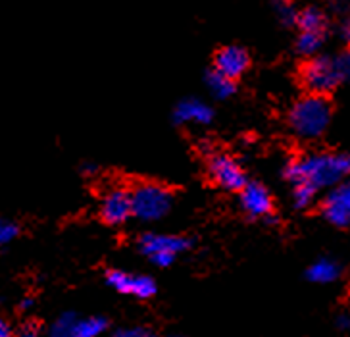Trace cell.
<instances>
[{
	"instance_id": "obj_9",
	"label": "cell",
	"mask_w": 350,
	"mask_h": 337,
	"mask_svg": "<svg viewBox=\"0 0 350 337\" xmlns=\"http://www.w3.org/2000/svg\"><path fill=\"white\" fill-rule=\"evenodd\" d=\"M323 218L337 227L350 225V182L335 185L321 205Z\"/></svg>"
},
{
	"instance_id": "obj_12",
	"label": "cell",
	"mask_w": 350,
	"mask_h": 337,
	"mask_svg": "<svg viewBox=\"0 0 350 337\" xmlns=\"http://www.w3.org/2000/svg\"><path fill=\"white\" fill-rule=\"evenodd\" d=\"M214 112L206 103L198 101V99H185L175 106L174 120L177 123H198V125H206L212 122Z\"/></svg>"
},
{
	"instance_id": "obj_1",
	"label": "cell",
	"mask_w": 350,
	"mask_h": 337,
	"mask_svg": "<svg viewBox=\"0 0 350 337\" xmlns=\"http://www.w3.org/2000/svg\"><path fill=\"white\" fill-rule=\"evenodd\" d=\"M350 175V154L316 153L293 160L285 168L291 184H310L316 189H331Z\"/></svg>"
},
{
	"instance_id": "obj_7",
	"label": "cell",
	"mask_w": 350,
	"mask_h": 337,
	"mask_svg": "<svg viewBox=\"0 0 350 337\" xmlns=\"http://www.w3.org/2000/svg\"><path fill=\"white\" fill-rule=\"evenodd\" d=\"M106 284L122 295H131L135 299H150L156 293V282L144 274H133L124 270H110L106 274Z\"/></svg>"
},
{
	"instance_id": "obj_17",
	"label": "cell",
	"mask_w": 350,
	"mask_h": 337,
	"mask_svg": "<svg viewBox=\"0 0 350 337\" xmlns=\"http://www.w3.org/2000/svg\"><path fill=\"white\" fill-rule=\"evenodd\" d=\"M325 42V31H300L297 51L304 56H316Z\"/></svg>"
},
{
	"instance_id": "obj_3",
	"label": "cell",
	"mask_w": 350,
	"mask_h": 337,
	"mask_svg": "<svg viewBox=\"0 0 350 337\" xmlns=\"http://www.w3.org/2000/svg\"><path fill=\"white\" fill-rule=\"evenodd\" d=\"M133 216L141 222H158L172 208V193L156 184H141L131 191Z\"/></svg>"
},
{
	"instance_id": "obj_10",
	"label": "cell",
	"mask_w": 350,
	"mask_h": 337,
	"mask_svg": "<svg viewBox=\"0 0 350 337\" xmlns=\"http://www.w3.org/2000/svg\"><path fill=\"white\" fill-rule=\"evenodd\" d=\"M241 193V206L250 218H268L273 210V199L269 191L258 182H247Z\"/></svg>"
},
{
	"instance_id": "obj_13",
	"label": "cell",
	"mask_w": 350,
	"mask_h": 337,
	"mask_svg": "<svg viewBox=\"0 0 350 337\" xmlns=\"http://www.w3.org/2000/svg\"><path fill=\"white\" fill-rule=\"evenodd\" d=\"M339 264L331 258H319L314 264L308 266L306 270V277L314 284L325 286V284H333L339 277Z\"/></svg>"
},
{
	"instance_id": "obj_18",
	"label": "cell",
	"mask_w": 350,
	"mask_h": 337,
	"mask_svg": "<svg viewBox=\"0 0 350 337\" xmlns=\"http://www.w3.org/2000/svg\"><path fill=\"white\" fill-rule=\"evenodd\" d=\"M316 195H318V189L310 184H293V203L300 210L314 205Z\"/></svg>"
},
{
	"instance_id": "obj_5",
	"label": "cell",
	"mask_w": 350,
	"mask_h": 337,
	"mask_svg": "<svg viewBox=\"0 0 350 337\" xmlns=\"http://www.w3.org/2000/svg\"><path fill=\"white\" fill-rule=\"evenodd\" d=\"M302 85L308 89L312 95H329L340 83L337 62L329 56H310V60L304 64L300 72Z\"/></svg>"
},
{
	"instance_id": "obj_4",
	"label": "cell",
	"mask_w": 350,
	"mask_h": 337,
	"mask_svg": "<svg viewBox=\"0 0 350 337\" xmlns=\"http://www.w3.org/2000/svg\"><path fill=\"white\" fill-rule=\"evenodd\" d=\"M191 247V241L181 235L167 234H144L139 239V251L143 253L152 264L167 268L175 262V258L185 253Z\"/></svg>"
},
{
	"instance_id": "obj_20",
	"label": "cell",
	"mask_w": 350,
	"mask_h": 337,
	"mask_svg": "<svg viewBox=\"0 0 350 337\" xmlns=\"http://www.w3.org/2000/svg\"><path fill=\"white\" fill-rule=\"evenodd\" d=\"M275 12H278V18L281 20V23L285 25H297V20H299V10L288 4V0H279L275 4Z\"/></svg>"
},
{
	"instance_id": "obj_27",
	"label": "cell",
	"mask_w": 350,
	"mask_h": 337,
	"mask_svg": "<svg viewBox=\"0 0 350 337\" xmlns=\"http://www.w3.org/2000/svg\"><path fill=\"white\" fill-rule=\"evenodd\" d=\"M12 334L10 326H8V322H4V320H0V337H8Z\"/></svg>"
},
{
	"instance_id": "obj_21",
	"label": "cell",
	"mask_w": 350,
	"mask_h": 337,
	"mask_svg": "<svg viewBox=\"0 0 350 337\" xmlns=\"http://www.w3.org/2000/svg\"><path fill=\"white\" fill-rule=\"evenodd\" d=\"M18 234H20L18 224H14L12 220H6V218H0V249L10 245L12 241L18 237Z\"/></svg>"
},
{
	"instance_id": "obj_23",
	"label": "cell",
	"mask_w": 350,
	"mask_h": 337,
	"mask_svg": "<svg viewBox=\"0 0 350 337\" xmlns=\"http://www.w3.org/2000/svg\"><path fill=\"white\" fill-rule=\"evenodd\" d=\"M327 6L333 14H339V16L350 14V0H327Z\"/></svg>"
},
{
	"instance_id": "obj_2",
	"label": "cell",
	"mask_w": 350,
	"mask_h": 337,
	"mask_svg": "<svg viewBox=\"0 0 350 337\" xmlns=\"http://www.w3.org/2000/svg\"><path fill=\"white\" fill-rule=\"evenodd\" d=\"M331 123V104L323 95H312L293 104L288 125L302 139H316L323 135Z\"/></svg>"
},
{
	"instance_id": "obj_22",
	"label": "cell",
	"mask_w": 350,
	"mask_h": 337,
	"mask_svg": "<svg viewBox=\"0 0 350 337\" xmlns=\"http://www.w3.org/2000/svg\"><path fill=\"white\" fill-rule=\"evenodd\" d=\"M337 62V70H339L340 83H350V47L345 52H340L339 56L335 58Z\"/></svg>"
},
{
	"instance_id": "obj_26",
	"label": "cell",
	"mask_w": 350,
	"mask_h": 337,
	"mask_svg": "<svg viewBox=\"0 0 350 337\" xmlns=\"http://www.w3.org/2000/svg\"><path fill=\"white\" fill-rule=\"evenodd\" d=\"M337 326H339L340 329H350V316H349V314H340V316L337 318Z\"/></svg>"
},
{
	"instance_id": "obj_11",
	"label": "cell",
	"mask_w": 350,
	"mask_h": 337,
	"mask_svg": "<svg viewBox=\"0 0 350 337\" xmlns=\"http://www.w3.org/2000/svg\"><path fill=\"white\" fill-rule=\"evenodd\" d=\"M248 66H250L248 52L237 45L224 47L221 51H217L216 60H214V70L231 77V79H239L243 73L247 72Z\"/></svg>"
},
{
	"instance_id": "obj_28",
	"label": "cell",
	"mask_w": 350,
	"mask_h": 337,
	"mask_svg": "<svg viewBox=\"0 0 350 337\" xmlns=\"http://www.w3.org/2000/svg\"><path fill=\"white\" fill-rule=\"evenodd\" d=\"M33 305H35V303H33L31 297H29V299H23V301H21V303H20L21 310H29V308H31Z\"/></svg>"
},
{
	"instance_id": "obj_8",
	"label": "cell",
	"mask_w": 350,
	"mask_h": 337,
	"mask_svg": "<svg viewBox=\"0 0 350 337\" xmlns=\"http://www.w3.org/2000/svg\"><path fill=\"white\" fill-rule=\"evenodd\" d=\"M133 216L131 191L116 187L104 195L100 203V218L108 225H122Z\"/></svg>"
},
{
	"instance_id": "obj_16",
	"label": "cell",
	"mask_w": 350,
	"mask_h": 337,
	"mask_svg": "<svg viewBox=\"0 0 350 337\" xmlns=\"http://www.w3.org/2000/svg\"><path fill=\"white\" fill-rule=\"evenodd\" d=\"M297 25L300 27V31H325L327 18H325L323 10H319L316 6H308V8L299 12Z\"/></svg>"
},
{
	"instance_id": "obj_19",
	"label": "cell",
	"mask_w": 350,
	"mask_h": 337,
	"mask_svg": "<svg viewBox=\"0 0 350 337\" xmlns=\"http://www.w3.org/2000/svg\"><path fill=\"white\" fill-rule=\"evenodd\" d=\"M75 320H77V316L73 312H64L54 320V324L51 326V334L56 337H72Z\"/></svg>"
},
{
	"instance_id": "obj_29",
	"label": "cell",
	"mask_w": 350,
	"mask_h": 337,
	"mask_svg": "<svg viewBox=\"0 0 350 337\" xmlns=\"http://www.w3.org/2000/svg\"><path fill=\"white\" fill-rule=\"evenodd\" d=\"M27 327H33V326L29 324ZM21 334H23V336H37V334H39V329H21Z\"/></svg>"
},
{
	"instance_id": "obj_6",
	"label": "cell",
	"mask_w": 350,
	"mask_h": 337,
	"mask_svg": "<svg viewBox=\"0 0 350 337\" xmlns=\"http://www.w3.org/2000/svg\"><path fill=\"white\" fill-rule=\"evenodd\" d=\"M208 175L226 191H241L247 184V175L241 164L226 153H216L208 158Z\"/></svg>"
},
{
	"instance_id": "obj_24",
	"label": "cell",
	"mask_w": 350,
	"mask_h": 337,
	"mask_svg": "<svg viewBox=\"0 0 350 337\" xmlns=\"http://www.w3.org/2000/svg\"><path fill=\"white\" fill-rule=\"evenodd\" d=\"M118 337H148L150 336V329L146 327H125V329H118L116 332Z\"/></svg>"
},
{
	"instance_id": "obj_14",
	"label": "cell",
	"mask_w": 350,
	"mask_h": 337,
	"mask_svg": "<svg viewBox=\"0 0 350 337\" xmlns=\"http://www.w3.org/2000/svg\"><path fill=\"white\" fill-rule=\"evenodd\" d=\"M237 79H231V77H227L224 73L216 72V70H212V72L206 75V85L210 92L216 97V99H229V97H233L235 91H237Z\"/></svg>"
},
{
	"instance_id": "obj_15",
	"label": "cell",
	"mask_w": 350,
	"mask_h": 337,
	"mask_svg": "<svg viewBox=\"0 0 350 337\" xmlns=\"http://www.w3.org/2000/svg\"><path fill=\"white\" fill-rule=\"evenodd\" d=\"M106 327H108V322L100 316L77 318L73 324L72 337H96L106 332Z\"/></svg>"
},
{
	"instance_id": "obj_25",
	"label": "cell",
	"mask_w": 350,
	"mask_h": 337,
	"mask_svg": "<svg viewBox=\"0 0 350 337\" xmlns=\"http://www.w3.org/2000/svg\"><path fill=\"white\" fill-rule=\"evenodd\" d=\"M337 33H339L340 41L350 47V14L342 16V20H340L339 29H337Z\"/></svg>"
}]
</instances>
